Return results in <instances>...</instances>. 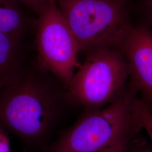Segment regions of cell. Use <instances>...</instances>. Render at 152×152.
Here are the masks:
<instances>
[{
	"mask_svg": "<svg viewBox=\"0 0 152 152\" xmlns=\"http://www.w3.org/2000/svg\"><path fill=\"white\" fill-rule=\"evenodd\" d=\"M77 107L68 88L37 60L0 90V127L17 137L28 152L46 151L69 127Z\"/></svg>",
	"mask_w": 152,
	"mask_h": 152,
	"instance_id": "1",
	"label": "cell"
},
{
	"mask_svg": "<svg viewBox=\"0 0 152 152\" xmlns=\"http://www.w3.org/2000/svg\"><path fill=\"white\" fill-rule=\"evenodd\" d=\"M76 39L85 53L117 48L132 22L131 0H56Z\"/></svg>",
	"mask_w": 152,
	"mask_h": 152,
	"instance_id": "2",
	"label": "cell"
},
{
	"mask_svg": "<svg viewBox=\"0 0 152 152\" xmlns=\"http://www.w3.org/2000/svg\"><path fill=\"white\" fill-rule=\"evenodd\" d=\"M130 95L122 94L104 108L87 110L63 131L46 152H100L127 136Z\"/></svg>",
	"mask_w": 152,
	"mask_h": 152,
	"instance_id": "3",
	"label": "cell"
},
{
	"mask_svg": "<svg viewBox=\"0 0 152 152\" xmlns=\"http://www.w3.org/2000/svg\"><path fill=\"white\" fill-rule=\"evenodd\" d=\"M68 89L74 102L87 110L102 108L122 95L130 72L124 56L114 48L86 53Z\"/></svg>",
	"mask_w": 152,
	"mask_h": 152,
	"instance_id": "4",
	"label": "cell"
},
{
	"mask_svg": "<svg viewBox=\"0 0 152 152\" xmlns=\"http://www.w3.org/2000/svg\"><path fill=\"white\" fill-rule=\"evenodd\" d=\"M36 44L39 64L68 88L77 60L78 45L56 0H47L38 13Z\"/></svg>",
	"mask_w": 152,
	"mask_h": 152,
	"instance_id": "5",
	"label": "cell"
},
{
	"mask_svg": "<svg viewBox=\"0 0 152 152\" xmlns=\"http://www.w3.org/2000/svg\"><path fill=\"white\" fill-rule=\"evenodd\" d=\"M129 66L135 87L152 104V30L134 24L117 46Z\"/></svg>",
	"mask_w": 152,
	"mask_h": 152,
	"instance_id": "6",
	"label": "cell"
},
{
	"mask_svg": "<svg viewBox=\"0 0 152 152\" xmlns=\"http://www.w3.org/2000/svg\"><path fill=\"white\" fill-rule=\"evenodd\" d=\"M26 66L20 37L0 32V90L15 81Z\"/></svg>",
	"mask_w": 152,
	"mask_h": 152,
	"instance_id": "7",
	"label": "cell"
},
{
	"mask_svg": "<svg viewBox=\"0 0 152 152\" xmlns=\"http://www.w3.org/2000/svg\"><path fill=\"white\" fill-rule=\"evenodd\" d=\"M16 0H0V32L20 37L27 19Z\"/></svg>",
	"mask_w": 152,
	"mask_h": 152,
	"instance_id": "8",
	"label": "cell"
},
{
	"mask_svg": "<svg viewBox=\"0 0 152 152\" xmlns=\"http://www.w3.org/2000/svg\"><path fill=\"white\" fill-rule=\"evenodd\" d=\"M131 124L147 132L152 142V110L143 100L132 99L130 107Z\"/></svg>",
	"mask_w": 152,
	"mask_h": 152,
	"instance_id": "9",
	"label": "cell"
},
{
	"mask_svg": "<svg viewBox=\"0 0 152 152\" xmlns=\"http://www.w3.org/2000/svg\"><path fill=\"white\" fill-rule=\"evenodd\" d=\"M135 9L139 19L136 24L152 30V0H137Z\"/></svg>",
	"mask_w": 152,
	"mask_h": 152,
	"instance_id": "10",
	"label": "cell"
},
{
	"mask_svg": "<svg viewBox=\"0 0 152 152\" xmlns=\"http://www.w3.org/2000/svg\"><path fill=\"white\" fill-rule=\"evenodd\" d=\"M127 136L124 137L114 142L110 147L107 148L100 152H126Z\"/></svg>",
	"mask_w": 152,
	"mask_h": 152,
	"instance_id": "11",
	"label": "cell"
},
{
	"mask_svg": "<svg viewBox=\"0 0 152 152\" xmlns=\"http://www.w3.org/2000/svg\"><path fill=\"white\" fill-rule=\"evenodd\" d=\"M19 4H22L31 9L38 14L47 0H16Z\"/></svg>",
	"mask_w": 152,
	"mask_h": 152,
	"instance_id": "12",
	"label": "cell"
},
{
	"mask_svg": "<svg viewBox=\"0 0 152 152\" xmlns=\"http://www.w3.org/2000/svg\"><path fill=\"white\" fill-rule=\"evenodd\" d=\"M0 152H10V142L8 137L0 127Z\"/></svg>",
	"mask_w": 152,
	"mask_h": 152,
	"instance_id": "13",
	"label": "cell"
},
{
	"mask_svg": "<svg viewBox=\"0 0 152 152\" xmlns=\"http://www.w3.org/2000/svg\"><path fill=\"white\" fill-rule=\"evenodd\" d=\"M23 152H28L26 149H23Z\"/></svg>",
	"mask_w": 152,
	"mask_h": 152,
	"instance_id": "14",
	"label": "cell"
}]
</instances>
